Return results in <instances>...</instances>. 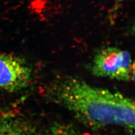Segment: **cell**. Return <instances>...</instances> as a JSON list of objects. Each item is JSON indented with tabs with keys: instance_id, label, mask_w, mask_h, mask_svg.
<instances>
[{
	"instance_id": "1",
	"label": "cell",
	"mask_w": 135,
	"mask_h": 135,
	"mask_svg": "<svg viewBox=\"0 0 135 135\" xmlns=\"http://www.w3.org/2000/svg\"><path fill=\"white\" fill-rule=\"evenodd\" d=\"M46 98L65 108L93 129L134 128V102L118 91L98 87L69 75L55 78L44 88Z\"/></svg>"
},
{
	"instance_id": "2",
	"label": "cell",
	"mask_w": 135,
	"mask_h": 135,
	"mask_svg": "<svg viewBox=\"0 0 135 135\" xmlns=\"http://www.w3.org/2000/svg\"><path fill=\"white\" fill-rule=\"evenodd\" d=\"M91 71L98 77L124 82L134 80V63L131 55L117 47L99 50L92 60Z\"/></svg>"
},
{
	"instance_id": "3",
	"label": "cell",
	"mask_w": 135,
	"mask_h": 135,
	"mask_svg": "<svg viewBox=\"0 0 135 135\" xmlns=\"http://www.w3.org/2000/svg\"><path fill=\"white\" fill-rule=\"evenodd\" d=\"M32 80V69L24 59L0 52V90L19 92L30 86Z\"/></svg>"
},
{
	"instance_id": "4",
	"label": "cell",
	"mask_w": 135,
	"mask_h": 135,
	"mask_svg": "<svg viewBox=\"0 0 135 135\" xmlns=\"http://www.w3.org/2000/svg\"><path fill=\"white\" fill-rule=\"evenodd\" d=\"M20 122L9 115H0V135H14Z\"/></svg>"
},
{
	"instance_id": "5",
	"label": "cell",
	"mask_w": 135,
	"mask_h": 135,
	"mask_svg": "<svg viewBox=\"0 0 135 135\" xmlns=\"http://www.w3.org/2000/svg\"><path fill=\"white\" fill-rule=\"evenodd\" d=\"M47 135H80L72 127L64 124H56L52 126Z\"/></svg>"
},
{
	"instance_id": "6",
	"label": "cell",
	"mask_w": 135,
	"mask_h": 135,
	"mask_svg": "<svg viewBox=\"0 0 135 135\" xmlns=\"http://www.w3.org/2000/svg\"><path fill=\"white\" fill-rule=\"evenodd\" d=\"M14 135H38L32 131V129L25 126L22 123H20L19 126L17 129Z\"/></svg>"
},
{
	"instance_id": "7",
	"label": "cell",
	"mask_w": 135,
	"mask_h": 135,
	"mask_svg": "<svg viewBox=\"0 0 135 135\" xmlns=\"http://www.w3.org/2000/svg\"><path fill=\"white\" fill-rule=\"evenodd\" d=\"M126 1V0H115L114 5L110 12V19H111L112 21L113 19H114V16L118 10H119V8L120 7L122 4Z\"/></svg>"
},
{
	"instance_id": "8",
	"label": "cell",
	"mask_w": 135,
	"mask_h": 135,
	"mask_svg": "<svg viewBox=\"0 0 135 135\" xmlns=\"http://www.w3.org/2000/svg\"><path fill=\"white\" fill-rule=\"evenodd\" d=\"M126 135H134V133H129L128 134H126Z\"/></svg>"
}]
</instances>
